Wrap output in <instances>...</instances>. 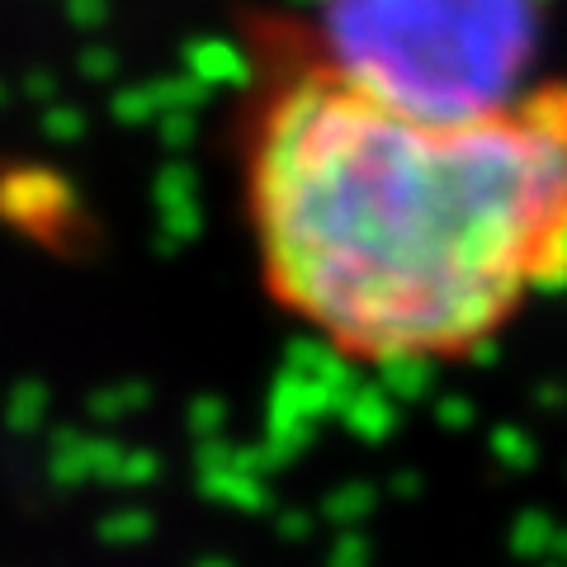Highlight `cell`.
<instances>
[{"mask_svg":"<svg viewBox=\"0 0 567 567\" xmlns=\"http://www.w3.org/2000/svg\"><path fill=\"white\" fill-rule=\"evenodd\" d=\"M241 213L270 303L317 346L473 360L567 293V71L421 110L293 52L241 123Z\"/></svg>","mask_w":567,"mask_h":567,"instance_id":"obj_1","label":"cell"},{"mask_svg":"<svg viewBox=\"0 0 567 567\" xmlns=\"http://www.w3.org/2000/svg\"><path fill=\"white\" fill-rule=\"evenodd\" d=\"M548 0H317L303 58L369 95L473 110L548 76Z\"/></svg>","mask_w":567,"mask_h":567,"instance_id":"obj_2","label":"cell"}]
</instances>
